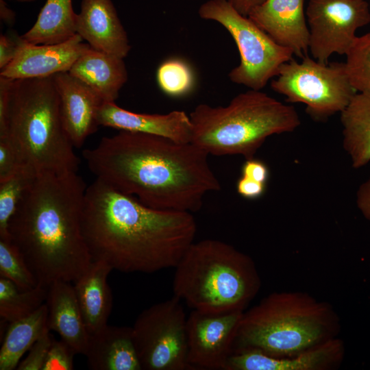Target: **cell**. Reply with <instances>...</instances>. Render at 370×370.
Returning a JSON list of instances; mask_svg holds the SVG:
<instances>
[{"label":"cell","instance_id":"74e56055","mask_svg":"<svg viewBox=\"0 0 370 370\" xmlns=\"http://www.w3.org/2000/svg\"><path fill=\"white\" fill-rule=\"evenodd\" d=\"M265 0H227L241 14L247 16L250 12Z\"/></svg>","mask_w":370,"mask_h":370},{"label":"cell","instance_id":"d4e9b609","mask_svg":"<svg viewBox=\"0 0 370 370\" xmlns=\"http://www.w3.org/2000/svg\"><path fill=\"white\" fill-rule=\"evenodd\" d=\"M47 315L44 303L29 315L9 323L0 349V370L16 369L24 354L49 330Z\"/></svg>","mask_w":370,"mask_h":370},{"label":"cell","instance_id":"e0dca14e","mask_svg":"<svg viewBox=\"0 0 370 370\" xmlns=\"http://www.w3.org/2000/svg\"><path fill=\"white\" fill-rule=\"evenodd\" d=\"M344 346L332 338L299 355L275 358L251 349L233 350L225 370H324L341 361Z\"/></svg>","mask_w":370,"mask_h":370},{"label":"cell","instance_id":"ba28073f","mask_svg":"<svg viewBox=\"0 0 370 370\" xmlns=\"http://www.w3.org/2000/svg\"><path fill=\"white\" fill-rule=\"evenodd\" d=\"M198 14L203 19L219 23L234 39L240 54V63L228 76L235 84L261 90L278 75L283 64L293 59L291 49L275 42L227 0H208L201 5Z\"/></svg>","mask_w":370,"mask_h":370},{"label":"cell","instance_id":"e575fe53","mask_svg":"<svg viewBox=\"0 0 370 370\" xmlns=\"http://www.w3.org/2000/svg\"><path fill=\"white\" fill-rule=\"evenodd\" d=\"M241 173L243 176L264 184H266L269 175L266 164L254 158L246 159L242 166Z\"/></svg>","mask_w":370,"mask_h":370},{"label":"cell","instance_id":"30bf717a","mask_svg":"<svg viewBox=\"0 0 370 370\" xmlns=\"http://www.w3.org/2000/svg\"><path fill=\"white\" fill-rule=\"evenodd\" d=\"M174 296L144 310L132 327L142 369H190L187 361V317Z\"/></svg>","mask_w":370,"mask_h":370},{"label":"cell","instance_id":"44dd1931","mask_svg":"<svg viewBox=\"0 0 370 370\" xmlns=\"http://www.w3.org/2000/svg\"><path fill=\"white\" fill-rule=\"evenodd\" d=\"M112 269L94 260L88 270L73 282L76 298L89 335L108 325L112 308V295L108 276Z\"/></svg>","mask_w":370,"mask_h":370},{"label":"cell","instance_id":"4dcf8cb0","mask_svg":"<svg viewBox=\"0 0 370 370\" xmlns=\"http://www.w3.org/2000/svg\"><path fill=\"white\" fill-rule=\"evenodd\" d=\"M25 164L23 156L8 135L0 136V181L18 170Z\"/></svg>","mask_w":370,"mask_h":370},{"label":"cell","instance_id":"d590c367","mask_svg":"<svg viewBox=\"0 0 370 370\" xmlns=\"http://www.w3.org/2000/svg\"><path fill=\"white\" fill-rule=\"evenodd\" d=\"M266 184L241 176L236 183L237 193L242 197L254 199L260 197L265 191Z\"/></svg>","mask_w":370,"mask_h":370},{"label":"cell","instance_id":"d6986e66","mask_svg":"<svg viewBox=\"0 0 370 370\" xmlns=\"http://www.w3.org/2000/svg\"><path fill=\"white\" fill-rule=\"evenodd\" d=\"M45 304L49 330L57 332L77 354H84L90 335L71 282L57 280L51 283L48 286Z\"/></svg>","mask_w":370,"mask_h":370},{"label":"cell","instance_id":"9c48e42d","mask_svg":"<svg viewBox=\"0 0 370 370\" xmlns=\"http://www.w3.org/2000/svg\"><path fill=\"white\" fill-rule=\"evenodd\" d=\"M271 88L291 103H302L314 119L323 121L341 112L357 92L350 84L345 62L321 63L308 55L301 62L283 64Z\"/></svg>","mask_w":370,"mask_h":370},{"label":"cell","instance_id":"ab89813d","mask_svg":"<svg viewBox=\"0 0 370 370\" xmlns=\"http://www.w3.org/2000/svg\"><path fill=\"white\" fill-rule=\"evenodd\" d=\"M16 1L21 3H27V2H33L36 0H16Z\"/></svg>","mask_w":370,"mask_h":370},{"label":"cell","instance_id":"4316f807","mask_svg":"<svg viewBox=\"0 0 370 370\" xmlns=\"http://www.w3.org/2000/svg\"><path fill=\"white\" fill-rule=\"evenodd\" d=\"M38 172L25 164L0 181V238L9 239L8 227L20 203L36 180Z\"/></svg>","mask_w":370,"mask_h":370},{"label":"cell","instance_id":"7402d4cb","mask_svg":"<svg viewBox=\"0 0 370 370\" xmlns=\"http://www.w3.org/2000/svg\"><path fill=\"white\" fill-rule=\"evenodd\" d=\"M69 73L107 102H115L128 79L123 58L92 47L77 60Z\"/></svg>","mask_w":370,"mask_h":370},{"label":"cell","instance_id":"1f68e13d","mask_svg":"<svg viewBox=\"0 0 370 370\" xmlns=\"http://www.w3.org/2000/svg\"><path fill=\"white\" fill-rule=\"evenodd\" d=\"M75 354L67 343L53 337L42 370H72Z\"/></svg>","mask_w":370,"mask_h":370},{"label":"cell","instance_id":"603a6c76","mask_svg":"<svg viewBox=\"0 0 370 370\" xmlns=\"http://www.w3.org/2000/svg\"><path fill=\"white\" fill-rule=\"evenodd\" d=\"M343 145L352 166L357 169L370 162V94L356 92L341 112Z\"/></svg>","mask_w":370,"mask_h":370},{"label":"cell","instance_id":"8d00e7d4","mask_svg":"<svg viewBox=\"0 0 370 370\" xmlns=\"http://www.w3.org/2000/svg\"><path fill=\"white\" fill-rule=\"evenodd\" d=\"M356 203L364 217L370 221V177L359 186L356 191Z\"/></svg>","mask_w":370,"mask_h":370},{"label":"cell","instance_id":"8992f818","mask_svg":"<svg viewBox=\"0 0 370 370\" xmlns=\"http://www.w3.org/2000/svg\"><path fill=\"white\" fill-rule=\"evenodd\" d=\"M175 269L174 296L193 310L244 311L260 287L252 259L219 240L193 242Z\"/></svg>","mask_w":370,"mask_h":370},{"label":"cell","instance_id":"836d02e7","mask_svg":"<svg viewBox=\"0 0 370 370\" xmlns=\"http://www.w3.org/2000/svg\"><path fill=\"white\" fill-rule=\"evenodd\" d=\"M22 41L14 32H8L0 36V70L8 65L15 57Z\"/></svg>","mask_w":370,"mask_h":370},{"label":"cell","instance_id":"7a4b0ae2","mask_svg":"<svg viewBox=\"0 0 370 370\" xmlns=\"http://www.w3.org/2000/svg\"><path fill=\"white\" fill-rule=\"evenodd\" d=\"M82 231L92 261L151 273L176 267L197 223L191 212L152 208L95 179L86 190Z\"/></svg>","mask_w":370,"mask_h":370},{"label":"cell","instance_id":"cb8c5ba5","mask_svg":"<svg viewBox=\"0 0 370 370\" xmlns=\"http://www.w3.org/2000/svg\"><path fill=\"white\" fill-rule=\"evenodd\" d=\"M77 17L72 0H46L36 23L21 38L34 45L65 42L77 34Z\"/></svg>","mask_w":370,"mask_h":370},{"label":"cell","instance_id":"6da1fadb","mask_svg":"<svg viewBox=\"0 0 370 370\" xmlns=\"http://www.w3.org/2000/svg\"><path fill=\"white\" fill-rule=\"evenodd\" d=\"M82 154L96 179L152 208L192 213L221 189L208 154L191 143L119 131Z\"/></svg>","mask_w":370,"mask_h":370},{"label":"cell","instance_id":"83f0119b","mask_svg":"<svg viewBox=\"0 0 370 370\" xmlns=\"http://www.w3.org/2000/svg\"><path fill=\"white\" fill-rule=\"evenodd\" d=\"M345 62L351 85L357 92L370 94V32L356 36Z\"/></svg>","mask_w":370,"mask_h":370},{"label":"cell","instance_id":"f546056e","mask_svg":"<svg viewBox=\"0 0 370 370\" xmlns=\"http://www.w3.org/2000/svg\"><path fill=\"white\" fill-rule=\"evenodd\" d=\"M0 277L9 280L23 290L37 285L23 257L10 239L0 238Z\"/></svg>","mask_w":370,"mask_h":370},{"label":"cell","instance_id":"3957f363","mask_svg":"<svg viewBox=\"0 0 370 370\" xmlns=\"http://www.w3.org/2000/svg\"><path fill=\"white\" fill-rule=\"evenodd\" d=\"M86 188L77 172L38 173L11 218L9 239L37 285L74 282L90 266L82 231Z\"/></svg>","mask_w":370,"mask_h":370},{"label":"cell","instance_id":"7c38bea8","mask_svg":"<svg viewBox=\"0 0 370 370\" xmlns=\"http://www.w3.org/2000/svg\"><path fill=\"white\" fill-rule=\"evenodd\" d=\"M243 310H193L187 317V361L190 369H223L231 355Z\"/></svg>","mask_w":370,"mask_h":370},{"label":"cell","instance_id":"52a82bcc","mask_svg":"<svg viewBox=\"0 0 370 370\" xmlns=\"http://www.w3.org/2000/svg\"><path fill=\"white\" fill-rule=\"evenodd\" d=\"M5 135L38 173L77 172L80 160L63 125L53 76L12 80Z\"/></svg>","mask_w":370,"mask_h":370},{"label":"cell","instance_id":"ac0fdd59","mask_svg":"<svg viewBox=\"0 0 370 370\" xmlns=\"http://www.w3.org/2000/svg\"><path fill=\"white\" fill-rule=\"evenodd\" d=\"M77 34L92 49L123 59L131 49L127 32L111 0H82Z\"/></svg>","mask_w":370,"mask_h":370},{"label":"cell","instance_id":"277c9868","mask_svg":"<svg viewBox=\"0 0 370 370\" xmlns=\"http://www.w3.org/2000/svg\"><path fill=\"white\" fill-rule=\"evenodd\" d=\"M191 143L208 155H242L253 158L265 140L288 133L301 124L292 106L253 90L235 96L225 106H197L189 114Z\"/></svg>","mask_w":370,"mask_h":370},{"label":"cell","instance_id":"9a60e30c","mask_svg":"<svg viewBox=\"0 0 370 370\" xmlns=\"http://www.w3.org/2000/svg\"><path fill=\"white\" fill-rule=\"evenodd\" d=\"M66 133L75 148L81 147L99 126L97 115L104 102L90 87L69 72L53 75Z\"/></svg>","mask_w":370,"mask_h":370},{"label":"cell","instance_id":"484cf974","mask_svg":"<svg viewBox=\"0 0 370 370\" xmlns=\"http://www.w3.org/2000/svg\"><path fill=\"white\" fill-rule=\"evenodd\" d=\"M48 287L36 285L23 290L9 280L0 277V316L11 323L24 318L40 307L46 300Z\"/></svg>","mask_w":370,"mask_h":370},{"label":"cell","instance_id":"5b68a950","mask_svg":"<svg viewBox=\"0 0 370 370\" xmlns=\"http://www.w3.org/2000/svg\"><path fill=\"white\" fill-rule=\"evenodd\" d=\"M337 327L328 304L301 293H275L243 312L233 350L289 358L334 338Z\"/></svg>","mask_w":370,"mask_h":370},{"label":"cell","instance_id":"d6a6232c","mask_svg":"<svg viewBox=\"0 0 370 370\" xmlns=\"http://www.w3.org/2000/svg\"><path fill=\"white\" fill-rule=\"evenodd\" d=\"M47 330L29 349L25 358L19 362L18 370H42L53 336Z\"/></svg>","mask_w":370,"mask_h":370},{"label":"cell","instance_id":"8fae6325","mask_svg":"<svg viewBox=\"0 0 370 370\" xmlns=\"http://www.w3.org/2000/svg\"><path fill=\"white\" fill-rule=\"evenodd\" d=\"M306 16L309 51L323 64H328L333 53L346 55L356 31L370 23L365 0H309Z\"/></svg>","mask_w":370,"mask_h":370},{"label":"cell","instance_id":"2e32d148","mask_svg":"<svg viewBox=\"0 0 370 370\" xmlns=\"http://www.w3.org/2000/svg\"><path fill=\"white\" fill-rule=\"evenodd\" d=\"M99 125L131 132L159 136L180 143H190L193 125L185 112L166 114L136 113L123 109L115 102L104 101L97 115Z\"/></svg>","mask_w":370,"mask_h":370},{"label":"cell","instance_id":"5bb4252c","mask_svg":"<svg viewBox=\"0 0 370 370\" xmlns=\"http://www.w3.org/2000/svg\"><path fill=\"white\" fill-rule=\"evenodd\" d=\"M275 42L303 58L309 50L304 0H265L247 16Z\"/></svg>","mask_w":370,"mask_h":370},{"label":"cell","instance_id":"4fadbf2b","mask_svg":"<svg viewBox=\"0 0 370 370\" xmlns=\"http://www.w3.org/2000/svg\"><path fill=\"white\" fill-rule=\"evenodd\" d=\"M83 41L77 34L65 42L51 45H34L22 39L15 57L1 70L0 75L19 79L69 72L77 60L91 48Z\"/></svg>","mask_w":370,"mask_h":370},{"label":"cell","instance_id":"f1b7e54d","mask_svg":"<svg viewBox=\"0 0 370 370\" xmlns=\"http://www.w3.org/2000/svg\"><path fill=\"white\" fill-rule=\"evenodd\" d=\"M156 81L166 95L179 97L193 88L195 77L188 64L180 58H169L162 62L156 71Z\"/></svg>","mask_w":370,"mask_h":370},{"label":"cell","instance_id":"ffe728a7","mask_svg":"<svg viewBox=\"0 0 370 370\" xmlns=\"http://www.w3.org/2000/svg\"><path fill=\"white\" fill-rule=\"evenodd\" d=\"M84 355L92 370H141L132 327L107 325L90 334Z\"/></svg>","mask_w":370,"mask_h":370},{"label":"cell","instance_id":"f35d334b","mask_svg":"<svg viewBox=\"0 0 370 370\" xmlns=\"http://www.w3.org/2000/svg\"><path fill=\"white\" fill-rule=\"evenodd\" d=\"M0 18L4 23L9 26L14 24L15 12L8 7L4 0H0Z\"/></svg>","mask_w":370,"mask_h":370}]
</instances>
